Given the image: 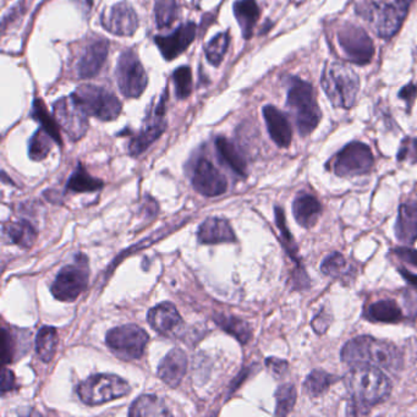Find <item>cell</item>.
<instances>
[{
    "mask_svg": "<svg viewBox=\"0 0 417 417\" xmlns=\"http://www.w3.org/2000/svg\"><path fill=\"white\" fill-rule=\"evenodd\" d=\"M345 385L353 400L366 406L383 403L392 393V383L380 367L358 363L345 376Z\"/></svg>",
    "mask_w": 417,
    "mask_h": 417,
    "instance_id": "cell-2",
    "label": "cell"
},
{
    "mask_svg": "<svg viewBox=\"0 0 417 417\" xmlns=\"http://www.w3.org/2000/svg\"><path fill=\"white\" fill-rule=\"evenodd\" d=\"M3 340H1V358L3 365L14 363L16 358H20L26 353L28 348V330H15L10 328H3L1 330Z\"/></svg>",
    "mask_w": 417,
    "mask_h": 417,
    "instance_id": "cell-23",
    "label": "cell"
},
{
    "mask_svg": "<svg viewBox=\"0 0 417 417\" xmlns=\"http://www.w3.org/2000/svg\"><path fill=\"white\" fill-rule=\"evenodd\" d=\"M53 141L54 140L44 128H38L28 143V156L32 161L40 162L46 159L51 153Z\"/></svg>",
    "mask_w": 417,
    "mask_h": 417,
    "instance_id": "cell-37",
    "label": "cell"
},
{
    "mask_svg": "<svg viewBox=\"0 0 417 417\" xmlns=\"http://www.w3.org/2000/svg\"><path fill=\"white\" fill-rule=\"evenodd\" d=\"M368 321L382 323H398L404 320V315L394 300H381L372 303L365 312Z\"/></svg>",
    "mask_w": 417,
    "mask_h": 417,
    "instance_id": "cell-30",
    "label": "cell"
},
{
    "mask_svg": "<svg viewBox=\"0 0 417 417\" xmlns=\"http://www.w3.org/2000/svg\"><path fill=\"white\" fill-rule=\"evenodd\" d=\"M116 83L126 98H138L148 83V76L138 55L131 49L120 54L116 65Z\"/></svg>",
    "mask_w": 417,
    "mask_h": 417,
    "instance_id": "cell-11",
    "label": "cell"
},
{
    "mask_svg": "<svg viewBox=\"0 0 417 417\" xmlns=\"http://www.w3.org/2000/svg\"><path fill=\"white\" fill-rule=\"evenodd\" d=\"M90 278V267L87 257L78 253L75 261L69 266L61 268L55 277L51 291L56 300L64 303H73L86 290Z\"/></svg>",
    "mask_w": 417,
    "mask_h": 417,
    "instance_id": "cell-7",
    "label": "cell"
},
{
    "mask_svg": "<svg viewBox=\"0 0 417 417\" xmlns=\"http://www.w3.org/2000/svg\"><path fill=\"white\" fill-rule=\"evenodd\" d=\"M193 4L196 5V6H198V5H200V1H201V0H193Z\"/></svg>",
    "mask_w": 417,
    "mask_h": 417,
    "instance_id": "cell-50",
    "label": "cell"
},
{
    "mask_svg": "<svg viewBox=\"0 0 417 417\" xmlns=\"http://www.w3.org/2000/svg\"><path fill=\"white\" fill-rule=\"evenodd\" d=\"M275 214V224L278 226V229L280 231V240L284 246L285 251L289 255L290 258L293 260L298 267L301 266V262H300V257H298V248L295 240H294L293 235L290 233V230L286 226L285 223V214L284 211L280 208V207H275L274 208Z\"/></svg>",
    "mask_w": 417,
    "mask_h": 417,
    "instance_id": "cell-38",
    "label": "cell"
},
{
    "mask_svg": "<svg viewBox=\"0 0 417 417\" xmlns=\"http://www.w3.org/2000/svg\"><path fill=\"white\" fill-rule=\"evenodd\" d=\"M155 16L158 28H169L178 16V4L175 0H156Z\"/></svg>",
    "mask_w": 417,
    "mask_h": 417,
    "instance_id": "cell-41",
    "label": "cell"
},
{
    "mask_svg": "<svg viewBox=\"0 0 417 417\" xmlns=\"http://www.w3.org/2000/svg\"><path fill=\"white\" fill-rule=\"evenodd\" d=\"M288 107L293 111L301 136H308L320 124L321 109L316 102L311 83L301 78H291L288 91Z\"/></svg>",
    "mask_w": 417,
    "mask_h": 417,
    "instance_id": "cell-4",
    "label": "cell"
},
{
    "mask_svg": "<svg viewBox=\"0 0 417 417\" xmlns=\"http://www.w3.org/2000/svg\"><path fill=\"white\" fill-rule=\"evenodd\" d=\"M338 381H339V377L334 376V375L323 371V370H315L308 375L306 381L303 383V387L310 397L318 398L327 393L330 387Z\"/></svg>",
    "mask_w": 417,
    "mask_h": 417,
    "instance_id": "cell-36",
    "label": "cell"
},
{
    "mask_svg": "<svg viewBox=\"0 0 417 417\" xmlns=\"http://www.w3.org/2000/svg\"><path fill=\"white\" fill-rule=\"evenodd\" d=\"M393 253L399 257L406 263H410L413 266L417 267V250H411L408 248H397L393 250Z\"/></svg>",
    "mask_w": 417,
    "mask_h": 417,
    "instance_id": "cell-46",
    "label": "cell"
},
{
    "mask_svg": "<svg viewBox=\"0 0 417 417\" xmlns=\"http://www.w3.org/2000/svg\"><path fill=\"white\" fill-rule=\"evenodd\" d=\"M18 385H16V380H15V375L10 371L9 368L3 367L1 371V394L4 395L8 392L16 389Z\"/></svg>",
    "mask_w": 417,
    "mask_h": 417,
    "instance_id": "cell-45",
    "label": "cell"
},
{
    "mask_svg": "<svg viewBox=\"0 0 417 417\" xmlns=\"http://www.w3.org/2000/svg\"><path fill=\"white\" fill-rule=\"evenodd\" d=\"M395 236L404 243L413 245L417 240V205L403 203L399 208L395 224Z\"/></svg>",
    "mask_w": 417,
    "mask_h": 417,
    "instance_id": "cell-25",
    "label": "cell"
},
{
    "mask_svg": "<svg viewBox=\"0 0 417 417\" xmlns=\"http://www.w3.org/2000/svg\"><path fill=\"white\" fill-rule=\"evenodd\" d=\"M266 366L275 377H282L288 372L289 363H286L285 360H280V358H268L266 360Z\"/></svg>",
    "mask_w": 417,
    "mask_h": 417,
    "instance_id": "cell-44",
    "label": "cell"
},
{
    "mask_svg": "<svg viewBox=\"0 0 417 417\" xmlns=\"http://www.w3.org/2000/svg\"><path fill=\"white\" fill-rule=\"evenodd\" d=\"M342 361L349 366L368 363L383 370L395 372L403 367V356L399 349L389 342L372 337H356L342 349Z\"/></svg>",
    "mask_w": 417,
    "mask_h": 417,
    "instance_id": "cell-1",
    "label": "cell"
},
{
    "mask_svg": "<svg viewBox=\"0 0 417 417\" xmlns=\"http://www.w3.org/2000/svg\"><path fill=\"white\" fill-rule=\"evenodd\" d=\"M337 38L349 61L358 65L368 64L371 61L375 46L363 28L353 23H344L338 30Z\"/></svg>",
    "mask_w": 417,
    "mask_h": 417,
    "instance_id": "cell-12",
    "label": "cell"
},
{
    "mask_svg": "<svg viewBox=\"0 0 417 417\" xmlns=\"http://www.w3.org/2000/svg\"><path fill=\"white\" fill-rule=\"evenodd\" d=\"M31 116L33 119L38 121L41 124V128H44L47 133L51 135L55 143H58L60 146H63V140H61V135H60L59 126L56 119H54L47 110V107L41 98H36L33 101L32 111H31Z\"/></svg>",
    "mask_w": 417,
    "mask_h": 417,
    "instance_id": "cell-35",
    "label": "cell"
},
{
    "mask_svg": "<svg viewBox=\"0 0 417 417\" xmlns=\"http://www.w3.org/2000/svg\"><path fill=\"white\" fill-rule=\"evenodd\" d=\"M101 23L108 32L115 36H133L138 28L136 11L128 1H120L109 10H104L101 16Z\"/></svg>",
    "mask_w": 417,
    "mask_h": 417,
    "instance_id": "cell-16",
    "label": "cell"
},
{
    "mask_svg": "<svg viewBox=\"0 0 417 417\" xmlns=\"http://www.w3.org/2000/svg\"><path fill=\"white\" fill-rule=\"evenodd\" d=\"M53 111L60 128L68 133L73 141L81 140L87 133L88 114L73 95L55 102Z\"/></svg>",
    "mask_w": 417,
    "mask_h": 417,
    "instance_id": "cell-14",
    "label": "cell"
},
{
    "mask_svg": "<svg viewBox=\"0 0 417 417\" xmlns=\"http://www.w3.org/2000/svg\"><path fill=\"white\" fill-rule=\"evenodd\" d=\"M293 213L298 224L310 229L318 222L322 214L321 202L310 193H298L294 200Z\"/></svg>",
    "mask_w": 417,
    "mask_h": 417,
    "instance_id": "cell-24",
    "label": "cell"
},
{
    "mask_svg": "<svg viewBox=\"0 0 417 417\" xmlns=\"http://www.w3.org/2000/svg\"><path fill=\"white\" fill-rule=\"evenodd\" d=\"M109 53V42L101 38L92 42L78 63L80 78H92L101 71Z\"/></svg>",
    "mask_w": 417,
    "mask_h": 417,
    "instance_id": "cell-20",
    "label": "cell"
},
{
    "mask_svg": "<svg viewBox=\"0 0 417 417\" xmlns=\"http://www.w3.org/2000/svg\"><path fill=\"white\" fill-rule=\"evenodd\" d=\"M375 163L371 148L363 143H351L338 152L330 161V168L340 178L363 175L371 170Z\"/></svg>",
    "mask_w": 417,
    "mask_h": 417,
    "instance_id": "cell-10",
    "label": "cell"
},
{
    "mask_svg": "<svg viewBox=\"0 0 417 417\" xmlns=\"http://www.w3.org/2000/svg\"><path fill=\"white\" fill-rule=\"evenodd\" d=\"M275 415L277 416H286L293 411L296 403V389L293 385H280L275 393Z\"/></svg>",
    "mask_w": 417,
    "mask_h": 417,
    "instance_id": "cell-40",
    "label": "cell"
},
{
    "mask_svg": "<svg viewBox=\"0 0 417 417\" xmlns=\"http://www.w3.org/2000/svg\"><path fill=\"white\" fill-rule=\"evenodd\" d=\"M76 390L78 398L83 404L95 406L120 399L130 394L131 388L121 377L110 373H99L81 382Z\"/></svg>",
    "mask_w": 417,
    "mask_h": 417,
    "instance_id": "cell-6",
    "label": "cell"
},
{
    "mask_svg": "<svg viewBox=\"0 0 417 417\" xmlns=\"http://www.w3.org/2000/svg\"><path fill=\"white\" fill-rule=\"evenodd\" d=\"M416 86H415L413 83H409L408 86H405V87L401 88V91H400L399 93V97L400 98H403L404 101L411 103V102L413 101V98L416 97Z\"/></svg>",
    "mask_w": 417,
    "mask_h": 417,
    "instance_id": "cell-47",
    "label": "cell"
},
{
    "mask_svg": "<svg viewBox=\"0 0 417 417\" xmlns=\"http://www.w3.org/2000/svg\"><path fill=\"white\" fill-rule=\"evenodd\" d=\"M59 339L54 327L44 326L38 330L36 337V353L43 363H51L54 358Z\"/></svg>",
    "mask_w": 417,
    "mask_h": 417,
    "instance_id": "cell-32",
    "label": "cell"
},
{
    "mask_svg": "<svg viewBox=\"0 0 417 417\" xmlns=\"http://www.w3.org/2000/svg\"><path fill=\"white\" fill-rule=\"evenodd\" d=\"M188 371V356L181 349H171L162 360L157 375L170 388H178Z\"/></svg>",
    "mask_w": 417,
    "mask_h": 417,
    "instance_id": "cell-19",
    "label": "cell"
},
{
    "mask_svg": "<svg viewBox=\"0 0 417 417\" xmlns=\"http://www.w3.org/2000/svg\"><path fill=\"white\" fill-rule=\"evenodd\" d=\"M198 238L201 243L214 245V243H235L236 235L228 220L218 218V217H212L200 225Z\"/></svg>",
    "mask_w": 417,
    "mask_h": 417,
    "instance_id": "cell-21",
    "label": "cell"
},
{
    "mask_svg": "<svg viewBox=\"0 0 417 417\" xmlns=\"http://www.w3.org/2000/svg\"><path fill=\"white\" fill-rule=\"evenodd\" d=\"M411 0H392L385 3H368L358 9V14L370 21L381 38H392L399 31L408 14Z\"/></svg>",
    "mask_w": 417,
    "mask_h": 417,
    "instance_id": "cell-5",
    "label": "cell"
},
{
    "mask_svg": "<svg viewBox=\"0 0 417 417\" xmlns=\"http://www.w3.org/2000/svg\"><path fill=\"white\" fill-rule=\"evenodd\" d=\"M76 1L85 13H90L92 8V0H76Z\"/></svg>",
    "mask_w": 417,
    "mask_h": 417,
    "instance_id": "cell-49",
    "label": "cell"
},
{
    "mask_svg": "<svg viewBox=\"0 0 417 417\" xmlns=\"http://www.w3.org/2000/svg\"><path fill=\"white\" fill-rule=\"evenodd\" d=\"M130 416H171L169 409L165 405L164 400L158 398L157 395H141L135 400L130 410Z\"/></svg>",
    "mask_w": 417,
    "mask_h": 417,
    "instance_id": "cell-29",
    "label": "cell"
},
{
    "mask_svg": "<svg viewBox=\"0 0 417 417\" xmlns=\"http://www.w3.org/2000/svg\"><path fill=\"white\" fill-rule=\"evenodd\" d=\"M322 87L333 106L350 109L353 107L360 88V80L348 65L338 61L328 63L322 73Z\"/></svg>",
    "mask_w": 417,
    "mask_h": 417,
    "instance_id": "cell-3",
    "label": "cell"
},
{
    "mask_svg": "<svg viewBox=\"0 0 417 417\" xmlns=\"http://www.w3.org/2000/svg\"><path fill=\"white\" fill-rule=\"evenodd\" d=\"M400 274L403 275L404 279L406 280L409 284L413 285L417 288V274H413V273H410V272L403 270V268L400 270Z\"/></svg>",
    "mask_w": 417,
    "mask_h": 417,
    "instance_id": "cell-48",
    "label": "cell"
},
{
    "mask_svg": "<svg viewBox=\"0 0 417 417\" xmlns=\"http://www.w3.org/2000/svg\"><path fill=\"white\" fill-rule=\"evenodd\" d=\"M217 325L228 334L233 335L241 344H248L253 338V330L248 322L233 316L218 315L214 318Z\"/></svg>",
    "mask_w": 417,
    "mask_h": 417,
    "instance_id": "cell-34",
    "label": "cell"
},
{
    "mask_svg": "<svg viewBox=\"0 0 417 417\" xmlns=\"http://www.w3.org/2000/svg\"><path fill=\"white\" fill-rule=\"evenodd\" d=\"M332 320H333V317H332L330 310L322 308L321 311L318 312V315L313 318L311 323L312 328L317 334H325L327 330L330 328Z\"/></svg>",
    "mask_w": 417,
    "mask_h": 417,
    "instance_id": "cell-43",
    "label": "cell"
},
{
    "mask_svg": "<svg viewBox=\"0 0 417 417\" xmlns=\"http://www.w3.org/2000/svg\"><path fill=\"white\" fill-rule=\"evenodd\" d=\"M216 150L220 161L223 162L226 167L234 173L245 178L248 175V163L243 153L240 152L234 143L223 136H218L216 138Z\"/></svg>",
    "mask_w": 417,
    "mask_h": 417,
    "instance_id": "cell-26",
    "label": "cell"
},
{
    "mask_svg": "<svg viewBox=\"0 0 417 417\" xmlns=\"http://www.w3.org/2000/svg\"><path fill=\"white\" fill-rule=\"evenodd\" d=\"M230 36L228 31L220 32L212 38L208 42L205 53H206L207 60L211 63L213 66H219L220 63L224 59L228 47H229Z\"/></svg>",
    "mask_w": 417,
    "mask_h": 417,
    "instance_id": "cell-39",
    "label": "cell"
},
{
    "mask_svg": "<svg viewBox=\"0 0 417 417\" xmlns=\"http://www.w3.org/2000/svg\"><path fill=\"white\" fill-rule=\"evenodd\" d=\"M263 116L270 136L275 145L282 148L289 147L293 133L286 116L273 106H266L263 108Z\"/></svg>",
    "mask_w": 417,
    "mask_h": 417,
    "instance_id": "cell-22",
    "label": "cell"
},
{
    "mask_svg": "<svg viewBox=\"0 0 417 417\" xmlns=\"http://www.w3.org/2000/svg\"><path fill=\"white\" fill-rule=\"evenodd\" d=\"M175 96L178 99H186L193 92V73L188 66H180L173 73Z\"/></svg>",
    "mask_w": 417,
    "mask_h": 417,
    "instance_id": "cell-42",
    "label": "cell"
},
{
    "mask_svg": "<svg viewBox=\"0 0 417 417\" xmlns=\"http://www.w3.org/2000/svg\"><path fill=\"white\" fill-rule=\"evenodd\" d=\"M147 321L158 334L175 338L183 328V321L178 308L171 303H158L147 313Z\"/></svg>",
    "mask_w": 417,
    "mask_h": 417,
    "instance_id": "cell-17",
    "label": "cell"
},
{
    "mask_svg": "<svg viewBox=\"0 0 417 417\" xmlns=\"http://www.w3.org/2000/svg\"><path fill=\"white\" fill-rule=\"evenodd\" d=\"M71 95L88 115L97 119L111 121L121 113V102L106 88L96 85H81Z\"/></svg>",
    "mask_w": 417,
    "mask_h": 417,
    "instance_id": "cell-8",
    "label": "cell"
},
{
    "mask_svg": "<svg viewBox=\"0 0 417 417\" xmlns=\"http://www.w3.org/2000/svg\"><path fill=\"white\" fill-rule=\"evenodd\" d=\"M321 271L334 279H353V270L348 260L342 253H333L322 262Z\"/></svg>",
    "mask_w": 417,
    "mask_h": 417,
    "instance_id": "cell-33",
    "label": "cell"
},
{
    "mask_svg": "<svg viewBox=\"0 0 417 417\" xmlns=\"http://www.w3.org/2000/svg\"><path fill=\"white\" fill-rule=\"evenodd\" d=\"M103 186L104 183L101 179L93 178L90 173H87V170L85 169V167L81 163H78L76 169L68 180L66 191L76 193H95L101 190Z\"/></svg>",
    "mask_w": 417,
    "mask_h": 417,
    "instance_id": "cell-31",
    "label": "cell"
},
{
    "mask_svg": "<svg viewBox=\"0 0 417 417\" xmlns=\"http://www.w3.org/2000/svg\"><path fill=\"white\" fill-rule=\"evenodd\" d=\"M3 231L11 243L23 248H32L38 235L36 228L28 220L5 222Z\"/></svg>",
    "mask_w": 417,
    "mask_h": 417,
    "instance_id": "cell-28",
    "label": "cell"
},
{
    "mask_svg": "<svg viewBox=\"0 0 417 417\" xmlns=\"http://www.w3.org/2000/svg\"><path fill=\"white\" fill-rule=\"evenodd\" d=\"M233 9L243 38L250 40L253 37L255 25L261 15L258 5L255 0H238L235 1Z\"/></svg>",
    "mask_w": 417,
    "mask_h": 417,
    "instance_id": "cell-27",
    "label": "cell"
},
{
    "mask_svg": "<svg viewBox=\"0 0 417 417\" xmlns=\"http://www.w3.org/2000/svg\"><path fill=\"white\" fill-rule=\"evenodd\" d=\"M196 37V23H183L174 32L167 36H156L155 42L167 61L174 60L186 51Z\"/></svg>",
    "mask_w": 417,
    "mask_h": 417,
    "instance_id": "cell-18",
    "label": "cell"
},
{
    "mask_svg": "<svg viewBox=\"0 0 417 417\" xmlns=\"http://www.w3.org/2000/svg\"><path fill=\"white\" fill-rule=\"evenodd\" d=\"M150 337L136 325H124L110 330L106 343L111 353L121 360H138L143 356Z\"/></svg>",
    "mask_w": 417,
    "mask_h": 417,
    "instance_id": "cell-9",
    "label": "cell"
},
{
    "mask_svg": "<svg viewBox=\"0 0 417 417\" xmlns=\"http://www.w3.org/2000/svg\"><path fill=\"white\" fill-rule=\"evenodd\" d=\"M167 101H168V88H165L157 106L147 115L141 131L138 133V136H135L131 140V143L128 145L130 156L138 157L143 155V152L161 138L162 133H164L168 125L164 119Z\"/></svg>",
    "mask_w": 417,
    "mask_h": 417,
    "instance_id": "cell-13",
    "label": "cell"
},
{
    "mask_svg": "<svg viewBox=\"0 0 417 417\" xmlns=\"http://www.w3.org/2000/svg\"><path fill=\"white\" fill-rule=\"evenodd\" d=\"M193 186L206 198H216L228 190V181L206 157L198 158L193 174Z\"/></svg>",
    "mask_w": 417,
    "mask_h": 417,
    "instance_id": "cell-15",
    "label": "cell"
}]
</instances>
